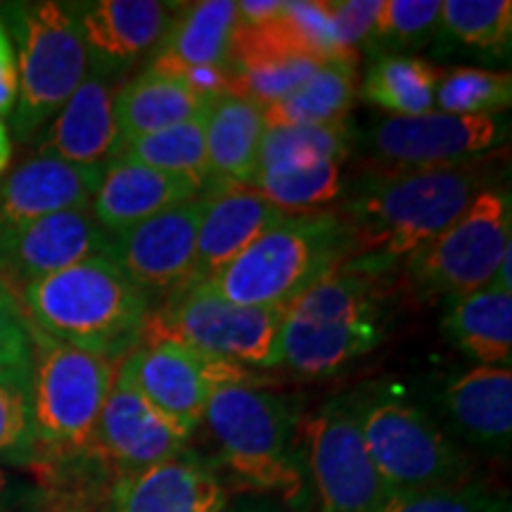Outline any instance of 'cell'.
Here are the masks:
<instances>
[{
    "label": "cell",
    "mask_w": 512,
    "mask_h": 512,
    "mask_svg": "<svg viewBox=\"0 0 512 512\" xmlns=\"http://www.w3.org/2000/svg\"><path fill=\"white\" fill-rule=\"evenodd\" d=\"M347 254L337 211L290 214L202 285L230 304L285 309Z\"/></svg>",
    "instance_id": "5b68a950"
},
{
    "label": "cell",
    "mask_w": 512,
    "mask_h": 512,
    "mask_svg": "<svg viewBox=\"0 0 512 512\" xmlns=\"http://www.w3.org/2000/svg\"><path fill=\"white\" fill-rule=\"evenodd\" d=\"M209 107L185 83L181 76L143 69L131 81L121 83L114 98V126H117V145L150 136L176 124H183Z\"/></svg>",
    "instance_id": "d4e9b609"
},
{
    "label": "cell",
    "mask_w": 512,
    "mask_h": 512,
    "mask_svg": "<svg viewBox=\"0 0 512 512\" xmlns=\"http://www.w3.org/2000/svg\"><path fill=\"white\" fill-rule=\"evenodd\" d=\"M112 238L91 207L60 211L0 233V280L17 294L36 280L91 256H110Z\"/></svg>",
    "instance_id": "2e32d148"
},
{
    "label": "cell",
    "mask_w": 512,
    "mask_h": 512,
    "mask_svg": "<svg viewBox=\"0 0 512 512\" xmlns=\"http://www.w3.org/2000/svg\"><path fill=\"white\" fill-rule=\"evenodd\" d=\"M91 67L117 76L162 41L178 3L95 0L74 5Z\"/></svg>",
    "instance_id": "ffe728a7"
},
{
    "label": "cell",
    "mask_w": 512,
    "mask_h": 512,
    "mask_svg": "<svg viewBox=\"0 0 512 512\" xmlns=\"http://www.w3.org/2000/svg\"><path fill=\"white\" fill-rule=\"evenodd\" d=\"M31 344L36 453L69 456L88 451L121 363L69 347L36 328H31Z\"/></svg>",
    "instance_id": "9c48e42d"
},
{
    "label": "cell",
    "mask_w": 512,
    "mask_h": 512,
    "mask_svg": "<svg viewBox=\"0 0 512 512\" xmlns=\"http://www.w3.org/2000/svg\"><path fill=\"white\" fill-rule=\"evenodd\" d=\"M325 3H328L330 22L342 48L358 53V46L370 41L380 3L377 0L373 3L370 0H325Z\"/></svg>",
    "instance_id": "ab89813d"
},
{
    "label": "cell",
    "mask_w": 512,
    "mask_h": 512,
    "mask_svg": "<svg viewBox=\"0 0 512 512\" xmlns=\"http://www.w3.org/2000/svg\"><path fill=\"white\" fill-rule=\"evenodd\" d=\"M34 494L27 489V484L12 477L3 465H0V512H10L15 505L27 501Z\"/></svg>",
    "instance_id": "7bdbcfd3"
},
{
    "label": "cell",
    "mask_w": 512,
    "mask_h": 512,
    "mask_svg": "<svg viewBox=\"0 0 512 512\" xmlns=\"http://www.w3.org/2000/svg\"><path fill=\"white\" fill-rule=\"evenodd\" d=\"M347 403L389 494L463 484L472 460L430 413L384 387H366Z\"/></svg>",
    "instance_id": "52a82bcc"
},
{
    "label": "cell",
    "mask_w": 512,
    "mask_h": 512,
    "mask_svg": "<svg viewBox=\"0 0 512 512\" xmlns=\"http://www.w3.org/2000/svg\"><path fill=\"white\" fill-rule=\"evenodd\" d=\"M190 437V432L145 399L131 370L121 361L91 441V448L110 465L114 477L143 472L183 456Z\"/></svg>",
    "instance_id": "5bb4252c"
},
{
    "label": "cell",
    "mask_w": 512,
    "mask_h": 512,
    "mask_svg": "<svg viewBox=\"0 0 512 512\" xmlns=\"http://www.w3.org/2000/svg\"><path fill=\"white\" fill-rule=\"evenodd\" d=\"M200 197L112 235L110 259L147 297H174L195 285Z\"/></svg>",
    "instance_id": "9a60e30c"
},
{
    "label": "cell",
    "mask_w": 512,
    "mask_h": 512,
    "mask_svg": "<svg viewBox=\"0 0 512 512\" xmlns=\"http://www.w3.org/2000/svg\"><path fill=\"white\" fill-rule=\"evenodd\" d=\"M299 453L318 512L382 510L389 491L368 456L347 399H335L316 413L302 415Z\"/></svg>",
    "instance_id": "8fae6325"
},
{
    "label": "cell",
    "mask_w": 512,
    "mask_h": 512,
    "mask_svg": "<svg viewBox=\"0 0 512 512\" xmlns=\"http://www.w3.org/2000/svg\"><path fill=\"white\" fill-rule=\"evenodd\" d=\"M285 309L238 306L197 283L150 311L143 342L174 339L202 354L242 368L280 366Z\"/></svg>",
    "instance_id": "30bf717a"
},
{
    "label": "cell",
    "mask_w": 512,
    "mask_h": 512,
    "mask_svg": "<svg viewBox=\"0 0 512 512\" xmlns=\"http://www.w3.org/2000/svg\"><path fill=\"white\" fill-rule=\"evenodd\" d=\"M207 162L209 190L240 185L252 188L259 169V147L264 138V110L254 102L221 95L207 107Z\"/></svg>",
    "instance_id": "484cf974"
},
{
    "label": "cell",
    "mask_w": 512,
    "mask_h": 512,
    "mask_svg": "<svg viewBox=\"0 0 512 512\" xmlns=\"http://www.w3.org/2000/svg\"><path fill=\"white\" fill-rule=\"evenodd\" d=\"M392 268L344 256L285 306L280 366L299 377L337 375L387 337L399 283Z\"/></svg>",
    "instance_id": "7a4b0ae2"
},
{
    "label": "cell",
    "mask_w": 512,
    "mask_h": 512,
    "mask_svg": "<svg viewBox=\"0 0 512 512\" xmlns=\"http://www.w3.org/2000/svg\"><path fill=\"white\" fill-rule=\"evenodd\" d=\"M235 22H238V5L230 0L178 5L169 29L157 43L150 69L181 76L190 69L226 67Z\"/></svg>",
    "instance_id": "cb8c5ba5"
},
{
    "label": "cell",
    "mask_w": 512,
    "mask_h": 512,
    "mask_svg": "<svg viewBox=\"0 0 512 512\" xmlns=\"http://www.w3.org/2000/svg\"><path fill=\"white\" fill-rule=\"evenodd\" d=\"M444 72L437 64L411 55H380L361 83L363 100L392 117H418L432 112Z\"/></svg>",
    "instance_id": "4dcf8cb0"
},
{
    "label": "cell",
    "mask_w": 512,
    "mask_h": 512,
    "mask_svg": "<svg viewBox=\"0 0 512 512\" xmlns=\"http://www.w3.org/2000/svg\"><path fill=\"white\" fill-rule=\"evenodd\" d=\"M195 197H200V192L181 178L114 157L102 171L100 188L91 202V214L112 238L121 230Z\"/></svg>",
    "instance_id": "603a6c76"
},
{
    "label": "cell",
    "mask_w": 512,
    "mask_h": 512,
    "mask_svg": "<svg viewBox=\"0 0 512 512\" xmlns=\"http://www.w3.org/2000/svg\"><path fill=\"white\" fill-rule=\"evenodd\" d=\"M494 155L434 169H370L344 190L337 216L349 254L399 271L403 261L444 233L494 176Z\"/></svg>",
    "instance_id": "6da1fadb"
},
{
    "label": "cell",
    "mask_w": 512,
    "mask_h": 512,
    "mask_svg": "<svg viewBox=\"0 0 512 512\" xmlns=\"http://www.w3.org/2000/svg\"><path fill=\"white\" fill-rule=\"evenodd\" d=\"M124 363L145 399L190 434L202 425L204 408L216 389L254 382L249 368L207 356L174 339L140 342Z\"/></svg>",
    "instance_id": "7c38bea8"
},
{
    "label": "cell",
    "mask_w": 512,
    "mask_h": 512,
    "mask_svg": "<svg viewBox=\"0 0 512 512\" xmlns=\"http://www.w3.org/2000/svg\"><path fill=\"white\" fill-rule=\"evenodd\" d=\"M238 24H264L268 19L278 17L283 10V0H240Z\"/></svg>",
    "instance_id": "b9f144b4"
},
{
    "label": "cell",
    "mask_w": 512,
    "mask_h": 512,
    "mask_svg": "<svg viewBox=\"0 0 512 512\" xmlns=\"http://www.w3.org/2000/svg\"><path fill=\"white\" fill-rule=\"evenodd\" d=\"M358 91V53L320 62L309 79L287 98L264 110L266 128L347 124Z\"/></svg>",
    "instance_id": "4316f807"
},
{
    "label": "cell",
    "mask_w": 512,
    "mask_h": 512,
    "mask_svg": "<svg viewBox=\"0 0 512 512\" xmlns=\"http://www.w3.org/2000/svg\"><path fill=\"white\" fill-rule=\"evenodd\" d=\"M444 332L479 366L510 368L512 361V294L484 287L451 299Z\"/></svg>",
    "instance_id": "83f0119b"
},
{
    "label": "cell",
    "mask_w": 512,
    "mask_h": 512,
    "mask_svg": "<svg viewBox=\"0 0 512 512\" xmlns=\"http://www.w3.org/2000/svg\"><path fill=\"white\" fill-rule=\"evenodd\" d=\"M117 91V76L88 67L81 86L38 136L36 155L55 157L76 166H105L117 145Z\"/></svg>",
    "instance_id": "e0dca14e"
},
{
    "label": "cell",
    "mask_w": 512,
    "mask_h": 512,
    "mask_svg": "<svg viewBox=\"0 0 512 512\" xmlns=\"http://www.w3.org/2000/svg\"><path fill=\"white\" fill-rule=\"evenodd\" d=\"M439 408L448 425L479 451H510L512 370L477 366L451 377L439 392Z\"/></svg>",
    "instance_id": "7402d4cb"
},
{
    "label": "cell",
    "mask_w": 512,
    "mask_h": 512,
    "mask_svg": "<svg viewBox=\"0 0 512 512\" xmlns=\"http://www.w3.org/2000/svg\"><path fill=\"white\" fill-rule=\"evenodd\" d=\"M17 57V105L12 131L29 140L72 98L86 79L88 50L74 5L57 0L10 3L0 10Z\"/></svg>",
    "instance_id": "8992f818"
},
{
    "label": "cell",
    "mask_w": 512,
    "mask_h": 512,
    "mask_svg": "<svg viewBox=\"0 0 512 512\" xmlns=\"http://www.w3.org/2000/svg\"><path fill=\"white\" fill-rule=\"evenodd\" d=\"M10 159H12V140H10L8 126H5L3 119H0V176L8 171Z\"/></svg>",
    "instance_id": "ee69618b"
},
{
    "label": "cell",
    "mask_w": 512,
    "mask_h": 512,
    "mask_svg": "<svg viewBox=\"0 0 512 512\" xmlns=\"http://www.w3.org/2000/svg\"><path fill=\"white\" fill-rule=\"evenodd\" d=\"M105 166H76L34 155L0 181V233L60 211L88 209Z\"/></svg>",
    "instance_id": "d6986e66"
},
{
    "label": "cell",
    "mask_w": 512,
    "mask_h": 512,
    "mask_svg": "<svg viewBox=\"0 0 512 512\" xmlns=\"http://www.w3.org/2000/svg\"><path fill=\"white\" fill-rule=\"evenodd\" d=\"M228 486L207 463L183 456L114 479L107 512H223Z\"/></svg>",
    "instance_id": "44dd1931"
},
{
    "label": "cell",
    "mask_w": 512,
    "mask_h": 512,
    "mask_svg": "<svg viewBox=\"0 0 512 512\" xmlns=\"http://www.w3.org/2000/svg\"><path fill=\"white\" fill-rule=\"evenodd\" d=\"M223 512H280L275 510L273 505H266V503H247V505H238V508H226Z\"/></svg>",
    "instance_id": "f6af8a7d"
},
{
    "label": "cell",
    "mask_w": 512,
    "mask_h": 512,
    "mask_svg": "<svg viewBox=\"0 0 512 512\" xmlns=\"http://www.w3.org/2000/svg\"><path fill=\"white\" fill-rule=\"evenodd\" d=\"M351 131L335 126H273L266 128L259 147V174L299 171L325 162H347Z\"/></svg>",
    "instance_id": "1f68e13d"
},
{
    "label": "cell",
    "mask_w": 512,
    "mask_h": 512,
    "mask_svg": "<svg viewBox=\"0 0 512 512\" xmlns=\"http://www.w3.org/2000/svg\"><path fill=\"white\" fill-rule=\"evenodd\" d=\"M17 57L15 46H12L10 31L5 27L3 17H0V119L10 117L17 105Z\"/></svg>",
    "instance_id": "60d3db41"
},
{
    "label": "cell",
    "mask_w": 512,
    "mask_h": 512,
    "mask_svg": "<svg viewBox=\"0 0 512 512\" xmlns=\"http://www.w3.org/2000/svg\"><path fill=\"white\" fill-rule=\"evenodd\" d=\"M36 458L31 370L0 375V465L29 467Z\"/></svg>",
    "instance_id": "d590c367"
},
{
    "label": "cell",
    "mask_w": 512,
    "mask_h": 512,
    "mask_svg": "<svg viewBox=\"0 0 512 512\" xmlns=\"http://www.w3.org/2000/svg\"><path fill=\"white\" fill-rule=\"evenodd\" d=\"M287 216L254 188H211L200 195L195 285L214 278L230 261Z\"/></svg>",
    "instance_id": "ac0fdd59"
},
{
    "label": "cell",
    "mask_w": 512,
    "mask_h": 512,
    "mask_svg": "<svg viewBox=\"0 0 512 512\" xmlns=\"http://www.w3.org/2000/svg\"><path fill=\"white\" fill-rule=\"evenodd\" d=\"M342 166L344 162H325L311 169L259 174L252 188L285 214H311V211H323L342 197Z\"/></svg>",
    "instance_id": "d6a6232c"
},
{
    "label": "cell",
    "mask_w": 512,
    "mask_h": 512,
    "mask_svg": "<svg viewBox=\"0 0 512 512\" xmlns=\"http://www.w3.org/2000/svg\"><path fill=\"white\" fill-rule=\"evenodd\" d=\"M299 420L297 401L252 382L216 389L202 418L235 482L304 508L311 491L299 453Z\"/></svg>",
    "instance_id": "277c9868"
},
{
    "label": "cell",
    "mask_w": 512,
    "mask_h": 512,
    "mask_svg": "<svg viewBox=\"0 0 512 512\" xmlns=\"http://www.w3.org/2000/svg\"><path fill=\"white\" fill-rule=\"evenodd\" d=\"M510 247V192L489 185L444 233L403 261L399 278L422 302H451L494 283Z\"/></svg>",
    "instance_id": "ba28073f"
},
{
    "label": "cell",
    "mask_w": 512,
    "mask_h": 512,
    "mask_svg": "<svg viewBox=\"0 0 512 512\" xmlns=\"http://www.w3.org/2000/svg\"><path fill=\"white\" fill-rule=\"evenodd\" d=\"M207 110L183 124H176L150 136L136 138L117 147L112 157L143 164L147 169L162 171L192 185L200 195L209 190V162H207Z\"/></svg>",
    "instance_id": "f546056e"
},
{
    "label": "cell",
    "mask_w": 512,
    "mask_h": 512,
    "mask_svg": "<svg viewBox=\"0 0 512 512\" xmlns=\"http://www.w3.org/2000/svg\"><path fill=\"white\" fill-rule=\"evenodd\" d=\"M439 0H384L370 38L399 48H420L439 29Z\"/></svg>",
    "instance_id": "74e56055"
},
{
    "label": "cell",
    "mask_w": 512,
    "mask_h": 512,
    "mask_svg": "<svg viewBox=\"0 0 512 512\" xmlns=\"http://www.w3.org/2000/svg\"><path fill=\"white\" fill-rule=\"evenodd\" d=\"M508 131L501 117L427 112L382 119L368 133L366 145L373 152V169H434L501 152Z\"/></svg>",
    "instance_id": "4fadbf2b"
},
{
    "label": "cell",
    "mask_w": 512,
    "mask_h": 512,
    "mask_svg": "<svg viewBox=\"0 0 512 512\" xmlns=\"http://www.w3.org/2000/svg\"><path fill=\"white\" fill-rule=\"evenodd\" d=\"M19 302L31 328L119 363L143 342L152 311L150 297L105 254L27 285Z\"/></svg>",
    "instance_id": "3957f363"
},
{
    "label": "cell",
    "mask_w": 512,
    "mask_h": 512,
    "mask_svg": "<svg viewBox=\"0 0 512 512\" xmlns=\"http://www.w3.org/2000/svg\"><path fill=\"white\" fill-rule=\"evenodd\" d=\"M434 102L446 114L460 117H498L512 102V74L479 67L444 72Z\"/></svg>",
    "instance_id": "e575fe53"
},
{
    "label": "cell",
    "mask_w": 512,
    "mask_h": 512,
    "mask_svg": "<svg viewBox=\"0 0 512 512\" xmlns=\"http://www.w3.org/2000/svg\"><path fill=\"white\" fill-rule=\"evenodd\" d=\"M439 29L467 48L501 55L510 46V0H446L441 3Z\"/></svg>",
    "instance_id": "836d02e7"
},
{
    "label": "cell",
    "mask_w": 512,
    "mask_h": 512,
    "mask_svg": "<svg viewBox=\"0 0 512 512\" xmlns=\"http://www.w3.org/2000/svg\"><path fill=\"white\" fill-rule=\"evenodd\" d=\"M34 366L31 325L22 302L0 280V375L24 373Z\"/></svg>",
    "instance_id": "f35d334b"
},
{
    "label": "cell",
    "mask_w": 512,
    "mask_h": 512,
    "mask_svg": "<svg viewBox=\"0 0 512 512\" xmlns=\"http://www.w3.org/2000/svg\"><path fill=\"white\" fill-rule=\"evenodd\" d=\"M29 470L36 477V501L43 512H95L107 505L114 472L93 448L69 456L36 453Z\"/></svg>",
    "instance_id": "f1b7e54d"
},
{
    "label": "cell",
    "mask_w": 512,
    "mask_h": 512,
    "mask_svg": "<svg viewBox=\"0 0 512 512\" xmlns=\"http://www.w3.org/2000/svg\"><path fill=\"white\" fill-rule=\"evenodd\" d=\"M380 512H510L508 496L484 482L389 494Z\"/></svg>",
    "instance_id": "8d00e7d4"
}]
</instances>
